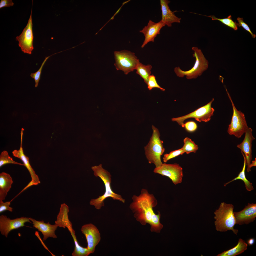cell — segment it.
<instances>
[{
	"label": "cell",
	"mask_w": 256,
	"mask_h": 256,
	"mask_svg": "<svg viewBox=\"0 0 256 256\" xmlns=\"http://www.w3.org/2000/svg\"><path fill=\"white\" fill-rule=\"evenodd\" d=\"M228 96L231 102L233 110V113L231 122L229 125L227 130L230 135H234L239 138L245 133L248 128L244 114L236 108L231 96L226 89Z\"/></svg>",
	"instance_id": "7"
},
{
	"label": "cell",
	"mask_w": 256,
	"mask_h": 256,
	"mask_svg": "<svg viewBox=\"0 0 256 256\" xmlns=\"http://www.w3.org/2000/svg\"><path fill=\"white\" fill-rule=\"evenodd\" d=\"M214 100L213 98L206 105L200 107L194 111L186 115L177 118L172 119L173 121L177 122L182 127H184V121L188 119L194 118L199 122H208L211 119V116L213 115L215 110L211 107L212 103Z\"/></svg>",
	"instance_id": "8"
},
{
	"label": "cell",
	"mask_w": 256,
	"mask_h": 256,
	"mask_svg": "<svg viewBox=\"0 0 256 256\" xmlns=\"http://www.w3.org/2000/svg\"><path fill=\"white\" fill-rule=\"evenodd\" d=\"M29 218L21 217L14 219L8 218L5 215L0 216V231L1 234L6 238L9 233L12 230L18 229L24 226L26 222L32 223Z\"/></svg>",
	"instance_id": "12"
},
{
	"label": "cell",
	"mask_w": 256,
	"mask_h": 256,
	"mask_svg": "<svg viewBox=\"0 0 256 256\" xmlns=\"http://www.w3.org/2000/svg\"><path fill=\"white\" fill-rule=\"evenodd\" d=\"M256 166V158H255V160H254L252 161L251 163L250 164V166L249 167L251 169V168L253 166Z\"/></svg>",
	"instance_id": "36"
},
{
	"label": "cell",
	"mask_w": 256,
	"mask_h": 256,
	"mask_svg": "<svg viewBox=\"0 0 256 256\" xmlns=\"http://www.w3.org/2000/svg\"><path fill=\"white\" fill-rule=\"evenodd\" d=\"M147 88L149 90H151L154 88H158L161 90L164 91L165 90L161 87L158 84L156 80L155 76L154 75H150L147 84Z\"/></svg>",
	"instance_id": "30"
},
{
	"label": "cell",
	"mask_w": 256,
	"mask_h": 256,
	"mask_svg": "<svg viewBox=\"0 0 256 256\" xmlns=\"http://www.w3.org/2000/svg\"><path fill=\"white\" fill-rule=\"evenodd\" d=\"M255 242V240L253 238H251L249 239L247 241V244L249 246H251L253 245Z\"/></svg>",
	"instance_id": "35"
},
{
	"label": "cell",
	"mask_w": 256,
	"mask_h": 256,
	"mask_svg": "<svg viewBox=\"0 0 256 256\" xmlns=\"http://www.w3.org/2000/svg\"><path fill=\"white\" fill-rule=\"evenodd\" d=\"M184 153L182 148L171 151L169 153L164 154L163 158V161L166 163L169 160Z\"/></svg>",
	"instance_id": "28"
},
{
	"label": "cell",
	"mask_w": 256,
	"mask_h": 256,
	"mask_svg": "<svg viewBox=\"0 0 256 256\" xmlns=\"http://www.w3.org/2000/svg\"><path fill=\"white\" fill-rule=\"evenodd\" d=\"M132 199L129 208L136 220L143 225L149 224L151 232L160 233L163 225L160 221V212L156 214L153 210L158 204L154 195L150 193L146 189L142 188L139 195H133Z\"/></svg>",
	"instance_id": "1"
},
{
	"label": "cell",
	"mask_w": 256,
	"mask_h": 256,
	"mask_svg": "<svg viewBox=\"0 0 256 256\" xmlns=\"http://www.w3.org/2000/svg\"><path fill=\"white\" fill-rule=\"evenodd\" d=\"M233 205L223 202L221 203L218 209L214 212L215 221V224L216 230L220 232L232 230L237 235L238 230L234 229L236 224L233 214Z\"/></svg>",
	"instance_id": "3"
},
{
	"label": "cell",
	"mask_w": 256,
	"mask_h": 256,
	"mask_svg": "<svg viewBox=\"0 0 256 256\" xmlns=\"http://www.w3.org/2000/svg\"><path fill=\"white\" fill-rule=\"evenodd\" d=\"M69 211V207L67 205L64 203L61 204L55 224L59 227L64 229L67 228L70 233H75L73 229L72 223L68 218V214Z\"/></svg>",
	"instance_id": "19"
},
{
	"label": "cell",
	"mask_w": 256,
	"mask_h": 256,
	"mask_svg": "<svg viewBox=\"0 0 256 256\" xmlns=\"http://www.w3.org/2000/svg\"><path fill=\"white\" fill-rule=\"evenodd\" d=\"M14 5V3L11 0H1L0 2V9L12 6Z\"/></svg>",
	"instance_id": "34"
},
{
	"label": "cell",
	"mask_w": 256,
	"mask_h": 256,
	"mask_svg": "<svg viewBox=\"0 0 256 256\" xmlns=\"http://www.w3.org/2000/svg\"><path fill=\"white\" fill-rule=\"evenodd\" d=\"M241 152L244 159V164L242 170L239 173L238 176L237 177L233 178L232 180L224 184V186L225 187L227 185L234 181L238 179H240L244 183L245 187L247 190L248 191H251L254 189V188L252 183L248 180L246 178L245 173V171L246 165V159L242 151H241Z\"/></svg>",
	"instance_id": "22"
},
{
	"label": "cell",
	"mask_w": 256,
	"mask_h": 256,
	"mask_svg": "<svg viewBox=\"0 0 256 256\" xmlns=\"http://www.w3.org/2000/svg\"><path fill=\"white\" fill-rule=\"evenodd\" d=\"M152 128V135L148 144L144 147L146 157L150 164L153 163L155 167L161 166L163 163L161 156L165 151L163 141L160 138V134L158 129L153 125Z\"/></svg>",
	"instance_id": "4"
},
{
	"label": "cell",
	"mask_w": 256,
	"mask_h": 256,
	"mask_svg": "<svg viewBox=\"0 0 256 256\" xmlns=\"http://www.w3.org/2000/svg\"><path fill=\"white\" fill-rule=\"evenodd\" d=\"M252 131L251 128L248 127L245 133V137L242 142L237 146L241 150L245 157L247 166V171L248 172L251 171L249 166L252 159V143L255 139L252 135Z\"/></svg>",
	"instance_id": "15"
},
{
	"label": "cell",
	"mask_w": 256,
	"mask_h": 256,
	"mask_svg": "<svg viewBox=\"0 0 256 256\" xmlns=\"http://www.w3.org/2000/svg\"><path fill=\"white\" fill-rule=\"evenodd\" d=\"M32 7L31 13L26 27L21 34L16 37L18 42V45L22 51L25 53L31 54L34 49L33 45V36L32 31Z\"/></svg>",
	"instance_id": "10"
},
{
	"label": "cell",
	"mask_w": 256,
	"mask_h": 256,
	"mask_svg": "<svg viewBox=\"0 0 256 256\" xmlns=\"http://www.w3.org/2000/svg\"><path fill=\"white\" fill-rule=\"evenodd\" d=\"M53 55L48 57H46L39 70L35 73H31L30 75L31 77L32 78L34 79L35 80V87H37L38 85L39 81L40 79V77L42 69L44 64L49 58Z\"/></svg>",
	"instance_id": "29"
},
{
	"label": "cell",
	"mask_w": 256,
	"mask_h": 256,
	"mask_svg": "<svg viewBox=\"0 0 256 256\" xmlns=\"http://www.w3.org/2000/svg\"><path fill=\"white\" fill-rule=\"evenodd\" d=\"M170 2L168 0H160L162 14L161 20L168 27H171L173 23H180L181 19L175 15L174 12L170 9L169 5Z\"/></svg>",
	"instance_id": "18"
},
{
	"label": "cell",
	"mask_w": 256,
	"mask_h": 256,
	"mask_svg": "<svg viewBox=\"0 0 256 256\" xmlns=\"http://www.w3.org/2000/svg\"><path fill=\"white\" fill-rule=\"evenodd\" d=\"M74 241L75 247L72 253L73 256H87L90 253L87 247H84L80 245L75 235V233H71Z\"/></svg>",
	"instance_id": "24"
},
{
	"label": "cell",
	"mask_w": 256,
	"mask_h": 256,
	"mask_svg": "<svg viewBox=\"0 0 256 256\" xmlns=\"http://www.w3.org/2000/svg\"><path fill=\"white\" fill-rule=\"evenodd\" d=\"M81 231L86 237L87 244V247L90 254L93 253L101 239L98 229L94 225L89 223L82 226Z\"/></svg>",
	"instance_id": "11"
},
{
	"label": "cell",
	"mask_w": 256,
	"mask_h": 256,
	"mask_svg": "<svg viewBox=\"0 0 256 256\" xmlns=\"http://www.w3.org/2000/svg\"><path fill=\"white\" fill-rule=\"evenodd\" d=\"M13 183L12 178L9 174L4 172L0 174V201L5 200Z\"/></svg>",
	"instance_id": "20"
},
{
	"label": "cell",
	"mask_w": 256,
	"mask_h": 256,
	"mask_svg": "<svg viewBox=\"0 0 256 256\" xmlns=\"http://www.w3.org/2000/svg\"><path fill=\"white\" fill-rule=\"evenodd\" d=\"M114 53L116 69L122 71L125 74L136 69L140 62L135 53L130 51L123 50L115 51Z\"/></svg>",
	"instance_id": "6"
},
{
	"label": "cell",
	"mask_w": 256,
	"mask_h": 256,
	"mask_svg": "<svg viewBox=\"0 0 256 256\" xmlns=\"http://www.w3.org/2000/svg\"><path fill=\"white\" fill-rule=\"evenodd\" d=\"M204 16L211 18L212 20L219 21L223 24L233 28L234 30H236L238 29L237 23L232 19L231 15L228 16L227 18H217L214 15Z\"/></svg>",
	"instance_id": "26"
},
{
	"label": "cell",
	"mask_w": 256,
	"mask_h": 256,
	"mask_svg": "<svg viewBox=\"0 0 256 256\" xmlns=\"http://www.w3.org/2000/svg\"><path fill=\"white\" fill-rule=\"evenodd\" d=\"M152 68V66L151 65H145L140 62L136 67V73L144 79V82L146 84L151 74V70Z\"/></svg>",
	"instance_id": "23"
},
{
	"label": "cell",
	"mask_w": 256,
	"mask_h": 256,
	"mask_svg": "<svg viewBox=\"0 0 256 256\" xmlns=\"http://www.w3.org/2000/svg\"><path fill=\"white\" fill-rule=\"evenodd\" d=\"M94 172V175L98 177L103 182L105 187V192L104 194L96 199H92L90 202V205L93 206L96 209H100L104 206V200L108 197H111L114 200H117L124 203L125 200L121 195L115 193L112 190L111 186V175L110 173L103 169L102 165L100 164L98 166L91 167Z\"/></svg>",
	"instance_id": "2"
},
{
	"label": "cell",
	"mask_w": 256,
	"mask_h": 256,
	"mask_svg": "<svg viewBox=\"0 0 256 256\" xmlns=\"http://www.w3.org/2000/svg\"><path fill=\"white\" fill-rule=\"evenodd\" d=\"M12 201L4 202L3 201H0V213L6 210L10 212L13 211V208L10 207L9 206Z\"/></svg>",
	"instance_id": "32"
},
{
	"label": "cell",
	"mask_w": 256,
	"mask_h": 256,
	"mask_svg": "<svg viewBox=\"0 0 256 256\" xmlns=\"http://www.w3.org/2000/svg\"><path fill=\"white\" fill-rule=\"evenodd\" d=\"M165 25L161 20L157 23L150 20L147 25L139 31L140 32L143 34L145 37L141 48H143L149 42H154L155 38L160 34L161 29Z\"/></svg>",
	"instance_id": "14"
},
{
	"label": "cell",
	"mask_w": 256,
	"mask_h": 256,
	"mask_svg": "<svg viewBox=\"0 0 256 256\" xmlns=\"http://www.w3.org/2000/svg\"><path fill=\"white\" fill-rule=\"evenodd\" d=\"M184 144L182 148L184 153L188 154L191 152L195 153L198 149V145L188 137L183 140Z\"/></svg>",
	"instance_id": "25"
},
{
	"label": "cell",
	"mask_w": 256,
	"mask_h": 256,
	"mask_svg": "<svg viewBox=\"0 0 256 256\" xmlns=\"http://www.w3.org/2000/svg\"><path fill=\"white\" fill-rule=\"evenodd\" d=\"M184 127L187 131L193 132L196 130L197 126L195 122L193 121H189L184 123Z\"/></svg>",
	"instance_id": "33"
},
{
	"label": "cell",
	"mask_w": 256,
	"mask_h": 256,
	"mask_svg": "<svg viewBox=\"0 0 256 256\" xmlns=\"http://www.w3.org/2000/svg\"><path fill=\"white\" fill-rule=\"evenodd\" d=\"M32 222L33 227L41 232L43 235V241L46 240L49 237L56 238L57 236L55 233L58 225L55 224L54 225L50 224L49 222L45 223L43 220L38 221L31 218H29Z\"/></svg>",
	"instance_id": "17"
},
{
	"label": "cell",
	"mask_w": 256,
	"mask_h": 256,
	"mask_svg": "<svg viewBox=\"0 0 256 256\" xmlns=\"http://www.w3.org/2000/svg\"><path fill=\"white\" fill-rule=\"evenodd\" d=\"M194 51L193 57L196 60L194 65L190 69L186 71L182 70L179 67L174 68V71L177 76L179 78L186 76L188 79H196L201 75L206 70L208 66L209 63L206 59L201 50L196 47H192Z\"/></svg>",
	"instance_id": "5"
},
{
	"label": "cell",
	"mask_w": 256,
	"mask_h": 256,
	"mask_svg": "<svg viewBox=\"0 0 256 256\" xmlns=\"http://www.w3.org/2000/svg\"><path fill=\"white\" fill-rule=\"evenodd\" d=\"M24 128H22L21 132L20 147L19 150H15L12 152L13 155L20 159L23 162L25 166L31 176L32 180L30 182L32 185H37L40 183L39 178L30 165L29 157L24 153L22 146V143Z\"/></svg>",
	"instance_id": "16"
},
{
	"label": "cell",
	"mask_w": 256,
	"mask_h": 256,
	"mask_svg": "<svg viewBox=\"0 0 256 256\" xmlns=\"http://www.w3.org/2000/svg\"><path fill=\"white\" fill-rule=\"evenodd\" d=\"M247 244L241 238L239 239L237 244L233 247L219 254L217 256H235L239 255L246 250Z\"/></svg>",
	"instance_id": "21"
},
{
	"label": "cell",
	"mask_w": 256,
	"mask_h": 256,
	"mask_svg": "<svg viewBox=\"0 0 256 256\" xmlns=\"http://www.w3.org/2000/svg\"><path fill=\"white\" fill-rule=\"evenodd\" d=\"M11 164L24 165L14 160L12 158L10 157L7 151H2L0 156V167L6 164Z\"/></svg>",
	"instance_id": "27"
},
{
	"label": "cell",
	"mask_w": 256,
	"mask_h": 256,
	"mask_svg": "<svg viewBox=\"0 0 256 256\" xmlns=\"http://www.w3.org/2000/svg\"><path fill=\"white\" fill-rule=\"evenodd\" d=\"M236 224H248L252 222L256 217V204L248 203L242 210L233 212Z\"/></svg>",
	"instance_id": "13"
},
{
	"label": "cell",
	"mask_w": 256,
	"mask_h": 256,
	"mask_svg": "<svg viewBox=\"0 0 256 256\" xmlns=\"http://www.w3.org/2000/svg\"><path fill=\"white\" fill-rule=\"evenodd\" d=\"M153 172L168 177L175 185L181 183L183 176L182 168L177 163H163L160 166L155 167Z\"/></svg>",
	"instance_id": "9"
},
{
	"label": "cell",
	"mask_w": 256,
	"mask_h": 256,
	"mask_svg": "<svg viewBox=\"0 0 256 256\" xmlns=\"http://www.w3.org/2000/svg\"><path fill=\"white\" fill-rule=\"evenodd\" d=\"M237 20L238 22V23H237L238 26L242 27L245 30L251 34L253 38H255L256 35L252 33L248 25L244 22L243 19L242 18L238 17L237 18Z\"/></svg>",
	"instance_id": "31"
}]
</instances>
